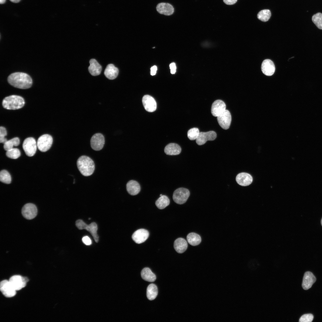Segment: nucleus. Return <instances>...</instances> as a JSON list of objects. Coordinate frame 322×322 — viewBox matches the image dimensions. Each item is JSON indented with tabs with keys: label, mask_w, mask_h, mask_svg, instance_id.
Returning a JSON list of instances; mask_svg holds the SVG:
<instances>
[{
	"label": "nucleus",
	"mask_w": 322,
	"mask_h": 322,
	"mask_svg": "<svg viewBox=\"0 0 322 322\" xmlns=\"http://www.w3.org/2000/svg\"><path fill=\"white\" fill-rule=\"evenodd\" d=\"M199 132L198 128H191L188 131V137L191 140H196L197 138Z\"/></svg>",
	"instance_id": "f704fd0d"
},
{
	"label": "nucleus",
	"mask_w": 322,
	"mask_h": 322,
	"mask_svg": "<svg viewBox=\"0 0 322 322\" xmlns=\"http://www.w3.org/2000/svg\"><path fill=\"white\" fill-rule=\"evenodd\" d=\"M89 66L88 70L89 73L93 76L100 75L102 70V67L97 61L95 59H92L89 61Z\"/></svg>",
	"instance_id": "412c9836"
},
{
	"label": "nucleus",
	"mask_w": 322,
	"mask_h": 322,
	"mask_svg": "<svg viewBox=\"0 0 322 322\" xmlns=\"http://www.w3.org/2000/svg\"><path fill=\"white\" fill-rule=\"evenodd\" d=\"M141 274L143 280L149 282L154 281L156 278L155 274L148 267L143 268L141 271Z\"/></svg>",
	"instance_id": "a878e982"
},
{
	"label": "nucleus",
	"mask_w": 322,
	"mask_h": 322,
	"mask_svg": "<svg viewBox=\"0 0 322 322\" xmlns=\"http://www.w3.org/2000/svg\"><path fill=\"white\" fill-rule=\"evenodd\" d=\"M38 210L35 205L31 203L25 204L22 207L21 213L23 216L27 219H32L37 216Z\"/></svg>",
	"instance_id": "1a4fd4ad"
},
{
	"label": "nucleus",
	"mask_w": 322,
	"mask_h": 322,
	"mask_svg": "<svg viewBox=\"0 0 322 322\" xmlns=\"http://www.w3.org/2000/svg\"><path fill=\"white\" fill-rule=\"evenodd\" d=\"M170 68L171 72L172 74H174L176 72V67L174 63H172L170 64Z\"/></svg>",
	"instance_id": "58836bf2"
},
{
	"label": "nucleus",
	"mask_w": 322,
	"mask_h": 322,
	"mask_svg": "<svg viewBox=\"0 0 322 322\" xmlns=\"http://www.w3.org/2000/svg\"><path fill=\"white\" fill-rule=\"evenodd\" d=\"M321 225L322 226V219H321Z\"/></svg>",
	"instance_id": "c03bdc74"
},
{
	"label": "nucleus",
	"mask_w": 322,
	"mask_h": 322,
	"mask_svg": "<svg viewBox=\"0 0 322 322\" xmlns=\"http://www.w3.org/2000/svg\"><path fill=\"white\" fill-rule=\"evenodd\" d=\"M7 80L10 84L17 88L25 89L30 88L32 84V80L28 74L21 72H15L10 74Z\"/></svg>",
	"instance_id": "f257e3e1"
},
{
	"label": "nucleus",
	"mask_w": 322,
	"mask_h": 322,
	"mask_svg": "<svg viewBox=\"0 0 322 322\" xmlns=\"http://www.w3.org/2000/svg\"><path fill=\"white\" fill-rule=\"evenodd\" d=\"M313 319V316L311 314H305L302 315L299 320L300 322H311Z\"/></svg>",
	"instance_id": "c9c22d12"
},
{
	"label": "nucleus",
	"mask_w": 322,
	"mask_h": 322,
	"mask_svg": "<svg viewBox=\"0 0 322 322\" xmlns=\"http://www.w3.org/2000/svg\"><path fill=\"white\" fill-rule=\"evenodd\" d=\"M4 148L6 151L13 148L14 146H17L20 144V140L17 137L13 138L11 140H7L4 143Z\"/></svg>",
	"instance_id": "c756f323"
},
{
	"label": "nucleus",
	"mask_w": 322,
	"mask_h": 322,
	"mask_svg": "<svg viewBox=\"0 0 322 322\" xmlns=\"http://www.w3.org/2000/svg\"><path fill=\"white\" fill-rule=\"evenodd\" d=\"M253 180L251 176L246 173H240L236 177L237 182L242 186H247L250 185L252 182Z\"/></svg>",
	"instance_id": "6ab92c4d"
},
{
	"label": "nucleus",
	"mask_w": 322,
	"mask_h": 322,
	"mask_svg": "<svg viewBox=\"0 0 322 322\" xmlns=\"http://www.w3.org/2000/svg\"><path fill=\"white\" fill-rule=\"evenodd\" d=\"M190 195V192L188 190L180 188L177 189L174 191L173 198L174 201L176 203L182 204L186 202Z\"/></svg>",
	"instance_id": "39448f33"
},
{
	"label": "nucleus",
	"mask_w": 322,
	"mask_h": 322,
	"mask_svg": "<svg viewBox=\"0 0 322 322\" xmlns=\"http://www.w3.org/2000/svg\"><path fill=\"white\" fill-rule=\"evenodd\" d=\"M0 180L1 182L7 184H9L11 183V177L9 173L7 170H3L1 171Z\"/></svg>",
	"instance_id": "2f4dec72"
},
{
	"label": "nucleus",
	"mask_w": 322,
	"mask_h": 322,
	"mask_svg": "<svg viewBox=\"0 0 322 322\" xmlns=\"http://www.w3.org/2000/svg\"><path fill=\"white\" fill-rule=\"evenodd\" d=\"M174 247L178 253H182L185 251L188 247L187 242L185 239L178 238L174 242Z\"/></svg>",
	"instance_id": "b1692460"
},
{
	"label": "nucleus",
	"mask_w": 322,
	"mask_h": 322,
	"mask_svg": "<svg viewBox=\"0 0 322 322\" xmlns=\"http://www.w3.org/2000/svg\"><path fill=\"white\" fill-rule=\"evenodd\" d=\"M0 290L3 295L7 298L13 297L16 294V291L13 287L9 281L6 280L1 282Z\"/></svg>",
	"instance_id": "9b49d317"
},
{
	"label": "nucleus",
	"mask_w": 322,
	"mask_h": 322,
	"mask_svg": "<svg viewBox=\"0 0 322 322\" xmlns=\"http://www.w3.org/2000/svg\"><path fill=\"white\" fill-rule=\"evenodd\" d=\"M105 141L104 136L102 134H95L93 135L90 140L91 147L94 150H100L104 146Z\"/></svg>",
	"instance_id": "9d476101"
},
{
	"label": "nucleus",
	"mask_w": 322,
	"mask_h": 322,
	"mask_svg": "<svg viewBox=\"0 0 322 322\" xmlns=\"http://www.w3.org/2000/svg\"><path fill=\"white\" fill-rule=\"evenodd\" d=\"M37 147L35 140L33 137L26 138L24 141L22 147L26 155L32 157L35 153Z\"/></svg>",
	"instance_id": "0eeeda50"
},
{
	"label": "nucleus",
	"mask_w": 322,
	"mask_h": 322,
	"mask_svg": "<svg viewBox=\"0 0 322 322\" xmlns=\"http://www.w3.org/2000/svg\"><path fill=\"white\" fill-rule=\"evenodd\" d=\"M75 225L79 229H85L89 232L93 237L95 242H98L99 236L97 233V226L95 222H92L88 225L82 220L78 219L76 222Z\"/></svg>",
	"instance_id": "20e7f679"
},
{
	"label": "nucleus",
	"mask_w": 322,
	"mask_h": 322,
	"mask_svg": "<svg viewBox=\"0 0 322 322\" xmlns=\"http://www.w3.org/2000/svg\"><path fill=\"white\" fill-rule=\"evenodd\" d=\"M11 1L15 3H17L19 2L21 0H10Z\"/></svg>",
	"instance_id": "79ce46f5"
},
{
	"label": "nucleus",
	"mask_w": 322,
	"mask_h": 322,
	"mask_svg": "<svg viewBox=\"0 0 322 322\" xmlns=\"http://www.w3.org/2000/svg\"><path fill=\"white\" fill-rule=\"evenodd\" d=\"M158 12L161 14L166 16L172 15L174 12L172 6L168 3H161L158 4L156 7Z\"/></svg>",
	"instance_id": "aec40b11"
},
{
	"label": "nucleus",
	"mask_w": 322,
	"mask_h": 322,
	"mask_svg": "<svg viewBox=\"0 0 322 322\" xmlns=\"http://www.w3.org/2000/svg\"><path fill=\"white\" fill-rule=\"evenodd\" d=\"M158 294V290L157 286L154 284H149L147 289L146 295L148 299L150 300L154 299Z\"/></svg>",
	"instance_id": "cd10ccee"
},
{
	"label": "nucleus",
	"mask_w": 322,
	"mask_h": 322,
	"mask_svg": "<svg viewBox=\"0 0 322 322\" xmlns=\"http://www.w3.org/2000/svg\"><path fill=\"white\" fill-rule=\"evenodd\" d=\"M119 73L118 69L112 64H109L106 68L104 74L105 76L109 80L116 78Z\"/></svg>",
	"instance_id": "4be33fe9"
},
{
	"label": "nucleus",
	"mask_w": 322,
	"mask_h": 322,
	"mask_svg": "<svg viewBox=\"0 0 322 322\" xmlns=\"http://www.w3.org/2000/svg\"><path fill=\"white\" fill-rule=\"evenodd\" d=\"M217 120L219 125L223 129L225 130L228 129L231 121V116L230 112L226 109L217 117Z\"/></svg>",
	"instance_id": "f8f14e48"
},
{
	"label": "nucleus",
	"mask_w": 322,
	"mask_h": 322,
	"mask_svg": "<svg viewBox=\"0 0 322 322\" xmlns=\"http://www.w3.org/2000/svg\"><path fill=\"white\" fill-rule=\"evenodd\" d=\"M181 149L178 144L175 143H170L165 148L164 152L167 155H170L179 154L181 152Z\"/></svg>",
	"instance_id": "393cba45"
},
{
	"label": "nucleus",
	"mask_w": 322,
	"mask_h": 322,
	"mask_svg": "<svg viewBox=\"0 0 322 322\" xmlns=\"http://www.w3.org/2000/svg\"><path fill=\"white\" fill-rule=\"evenodd\" d=\"M312 20L318 29L322 30V13H318L314 15L312 17Z\"/></svg>",
	"instance_id": "473e14b6"
},
{
	"label": "nucleus",
	"mask_w": 322,
	"mask_h": 322,
	"mask_svg": "<svg viewBox=\"0 0 322 322\" xmlns=\"http://www.w3.org/2000/svg\"><path fill=\"white\" fill-rule=\"evenodd\" d=\"M226 107V105L224 101L220 100H216L212 104L211 114L213 116L217 117L225 110Z\"/></svg>",
	"instance_id": "4468645a"
},
{
	"label": "nucleus",
	"mask_w": 322,
	"mask_h": 322,
	"mask_svg": "<svg viewBox=\"0 0 322 322\" xmlns=\"http://www.w3.org/2000/svg\"><path fill=\"white\" fill-rule=\"evenodd\" d=\"M82 241L83 243L87 245H89L92 244V241L90 238L87 236H85L82 238Z\"/></svg>",
	"instance_id": "4c0bfd02"
},
{
	"label": "nucleus",
	"mask_w": 322,
	"mask_h": 322,
	"mask_svg": "<svg viewBox=\"0 0 322 322\" xmlns=\"http://www.w3.org/2000/svg\"><path fill=\"white\" fill-rule=\"evenodd\" d=\"M237 0H223L224 2L227 5H231L235 4Z\"/></svg>",
	"instance_id": "ea45409f"
},
{
	"label": "nucleus",
	"mask_w": 322,
	"mask_h": 322,
	"mask_svg": "<svg viewBox=\"0 0 322 322\" xmlns=\"http://www.w3.org/2000/svg\"><path fill=\"white\" fill-rule=\"evenodd\" d=\"M52 142L53 139L51 135L44 134L38 138L37 143V147L40 151L45 152L50 149Z\"/></svg>",
	"instance_id": "423d86ee"
},
{
	"label": "nucleus",
	"mask_w": 322,
	"mask_h": 322,
	"mask_svg": "<svg viewBox=\"0 0 322 322\" xmlns=\"http://www.w3.org/2000/svg\"><path fill=\"white\" fill-rule=\"evenodd\" d=\"M77 164L78 170L84 176H89L93 173L95 165L93 160L89 157L83 155L77 160Z\"/></svg>",
	"instance_id": "f03ea898"
},
{
	"label": "nucleus",
	"mask_w": 322,
	"mask_h": 322,
	"mask_svg": "<svg viewBox=\"0 0 322 322\" xmlns=\"http://www.w3.org/2000/svg\"><path fill=\"white\" fill-rule=\"evenodd\" d=\"M217 136L216 133L213 131L207 132H200L196 140V143L199 145L205 144L208 140H214Z\"/></svg>",
	"instance_id": "ddd939ff"
},
{
	"label": "nucleus",
	"mask_w": 322,
	"mask_h": 322,
	"mask_svg": "<svg viewBox=\"0 0 322 322\" xmlns=\"http://www.w3.org/2000/svg\"><path fill=\"white\" fill-rule=\"evenodd\" d=\"M126 189L128 193L131 195H135L140 191V187L139 183L136 181L131 180L126 184Z\"/></svg>",
	"instance_id": "5701e85b"
},
{
	"label": "nucleus",
	"mask_w": 322,
	"mask_h": 322,
	"mask_svg": "<svg viewBox=\"0 0 322 322\" xmlns=\"http://www.w3.org/2000/svg\"><path fill=\"white\" fill-rule=\"evenodd\" d=\"M162 194H160V196H162Z\"/></svg>",
	"instance_id": "a18cd8bd"
},
{
	"label": "nucleus",
	"mask_w": 322,
	"mask_h": 322,
	"mask_svg": "<svg viewBox=\"0 0 322 322\" xmlns=\"http://www.w3.org/2000/svg\"><path fill=\"white\" fill-rule=\"evenodd\" d=\"M316 278L312 273L309 271L305 272L304 274L302 283V287L305 290L310 288L315 282Z\"/></svg>",
	"instance_id": "a211bd4d"
},
{
	"label": "nucleus",
	"mask_w": 322,
	"mask_h": 322,
	"mask_svg": "<svg viewBox=\"0 0 322 322\" xmlns=\"http://www.w3.org/2000/svg\"><path fill=\"white\" fill-rule=\"evenodd\" d=\"M187 239L188 243L193 246L199 245L201 241L200 236L199 234L193 232L190 233L187 235Z\"/></svg>",
	"instance_id": "bb28decb"
},
{
	"label": "nucleus",
	"mask_w": 322,
	"mask_h": 322,
	"mask_svg": "<svg viewBox=\"0 0 322 322\" xmlns=\"http://www.w3.org/2000/svg\"><path fill=\"white\" fill-rule=\"evenodd\" d=\"M7 135V131L6 129L3 127H0V142L4 143L7 140L5 136Z\"/></svg>",
	"instance_id": "e433bc0d"
},
{
	"label": "nucleus",
	"mask_w": 322,
	"mask_h": 322,
	"mask_svg": "<svg viewBox=\"0 0 322 322\" xmlns=\"http://www.w3.org/2000/svg\"><path fill=\"white\" fill-rule=\"evenodd\" d=\"M271 16V12L270 10L268 9H264L260 11L257 15L258 19L263 22L267 21Z\"/></svg>",
	"instance_id": "7c9ffc66"
},
{
	"label": "nucleus",
	"mask_w": 322,
	"mask_h": 322,
	"mask_svg": "<svg viewBox=\"0 0 322 322\" xmlns=\"http://www.w3.org/2000/svg\"><path fill=\"white\" fill-rule=\"evenodd\" d=\"M6 0H0V3L1 4H3L5 2Z\"/></svg>",
	"instance_id": "37998d69"
},
{
	"label": "nucleus",
	"mask_w": 322,
	"mask_h": 322,
	"mask_svg": "<svg viewBox=\"0 0 322 322\" xmlns=\"http://www.w3.org/2000/svg\"><path fill=\"white\" fill-rule=\"evenodd\" d=\"M6 155L9 158L16 159L20 156L21 153L18 148H13L7 151L6 152Z\"/></svg>",
	"instance_id": "72a5a7b5"
},
{
	"label": "nucleus",
	"mask_w": 322,
	"mask_h": 322,
	"mask_svg": "<svg viewBox=\"0 0 322 322\" xmlns=\"http://www.w3.org/2000/svg\"><path fill=\"white\" fill-rule=\"evenodd\" d=\"M9 281L13 288L18 291L26 286L29 279L26 277L16 275L11 277Z\"/></svg>",
	"instance_id": "6e6552de"
},
{
	"label": "nucleus",
	"mask_w": 322,
	"mask_h": 322,
	"mask_svg": "<svg viewBox=\"0 0 322 322\" xmlns=\"http://www.w3.org/2000/svg\"><path fill=\"white\" fill-rule=\"evenodd\" d=\"M142 102L146 111L149 112H153L156 109L157 103L154 99L148 95H144L142 98Z\"/></svg>",
	"instance_id": "2eb2a0df"
},
{
	"label": "nucleus",
	"mask_w": 322,
	"mask_h": 322,
	"mask_svg": "<svg viewBox=\"0 0 322 322\" xmlns=\"http://www.w3.org/2000/svg\"><path fill=\"white\" fill-rule=\"evenodd\" d=\"M149 236V233L147 230L141 229L137 230L133 233L132 238L135 242L139 244L145 242Z\"/></svg>",
	"instance_id": "dca6fc26"
},
{
	"label": "nucleus",
	"mask_w": 322,
	"mask_h": 322,
	"mask_svg": "<svg viewBox=\"0 0 322 322\" xmlns=\"http://www.w3.org/2000/svg\"><path fill=\"white\" fill-rule=\"evenodd\" d=\"M170 204V200L165 195H162L155 202L157 207L159 209L165 208Z\"/></svg>",
	"instance_id": "c85d7f7f"
},
{
	"label": "nucleus",
	"mask_w": 322,
	"mask_h": 322,
	"mask_svg": "<svg viewBox=\"0 0 322 322\" xmlns=\"http://www.w3.org/2000/svg\"><path fill=\"white\" fill-rule=\"evenodd\" d=\"M261 69L265 75L268 76L272 75L274 73L275 70L274 64L270 59H265L262 63Z\"/></svg>",
	"instance_id": "f3484780"
},
{
	"label": "nucleus",
	"mask_w": 322,
	"mask_h": 322,
	"mask_svg": "<svg viewBox=\"0 0 322 322\" xmlns=\"http://www.w3.org/2000/svg\"><path fill=\"white\" fill-rule=\"evenodd\" d=\"M25 101L21 97L11 95L5 97L2 104L3 107L9 110H16L22 108L24 105Z\"/></svg>",
	"instance_id": "7ed1b4c3"
},
{
	"label": "nucleus",
	"mask_w": 322,
	"mask_h": 322,
	"mask_svg": "<svg viewBox=\"0 0 322 322\" xmlns=\"http://www.w3.org/2000/svg\"><path fill=\"white\" fill-rule=\"evenodd\" d=\"M157 70L156 66H152L151 68V75H155L156 73Z\"/></svg>",
	"instance_id": "a19ab883"
}]
</instances>
